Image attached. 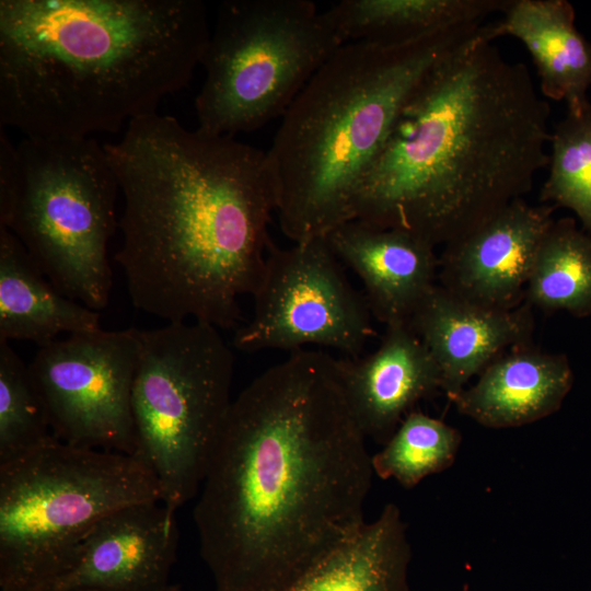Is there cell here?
Listing matches in <instances>:
<instances>
[{
  "label": "cell",
  "instance_id": "1",
  "mask_svg": "<svg viewBox=\"0 0 591 591\" xmlns=\"http://www.w3.org/2000/svg\"><path fill=\"white\" fill-rule=\"evenodd\" d=\"M372 455L336 358L290 352L233 401L194 521L215 591H280L366 524Z\"/></svg>",
  "mask_w": 591,
  "mask_h": 591
},
{
  "label": "cell",
  "instance_id": "2",
  "mask_svg": "<svg viewBox=\"0 0 591 591\" xmlns=\"http://www.w3.org/2000/svg\"><path fill=\"white\" fill-rule=\"evenodd\" d=\"M104 149L124 198L115 259L132 304L167 323L237 328L271 244L267 153L158 112Z\"/></svg>",
  "mask_w": 591,
  "mask_h": 591
},
{
  "label": "cell",
  "instance_id": "3",
  "mask_svg": "<svg viewBox=\"0 0 591 591\" xmlns=\"http://www.w3.org/2000/svg\"><path fill=\"white\" fill-rule=\"evenodd\" d=\"M548 103L485 26L403 105L354 200V219L451 244L522 199L548 164Z\"/></svg>",
  "mask_w": 591,
  "mask_h": 591
},
{
  "label": "cell",
  "instance_id": "4",
  "mask_svg": "<svg viewBox=\"0 0 591 591\" xmlns=\"http://www.w3.org/2000/svg\"><path fill=\"white\" fill-rule=\"evenodd\" d=\"M209 35L200 0H0V127L115 132L188 84Z\"/></svg>",
  "mask_w": 591,
  "mask_h": 591
},
{
  "label": "cell",
  "instance_id": "5",
  "mask_svg": "<svg viewBox=\"0 0 591 591\" xmlns=\"http://www.w3.org/2000/svg\"><path fill=\"white\" fill-rule=\"evenodd\" d=\"M482 22L396 44H344L281 117L266 152L282 233L293 243L354 220L358 188L409 95Z\"/></svg>",
  "mask_w": 591,
  "mask_h": 591
},
{
  "label": "cell",
  "instance_id": "6",
  "mask_svg": "<svg viewBox=\"0 0 591 591\" xmlns=\"http://www.w3.org/2000/svg\"><path fill=\"white\" fill-rule=\"evenodd\" d=\"M151 500L158 479L124 453L54 438L0 464V591H43L99 521Z\"/></svg>",
  "mask_w": 591,
  "mask_h": 591
},
{
  "label": "cell",
  "instance_id": "7",
  "mask_svg": "<svg viewBox=\"0 0 591 591\" xmlns=\"http://www.w3.org/2000/svg\"><path fill=\"white\" fill-rule=\"evenodd\" d=\"M16 148L18 181L0 198V227L57 290L100 312L113 286L107 251L119 190L104 144L92 137L25 136Z\"/></svg>",
  "mask_w": 591,
  "mask_h": 591
},
{
  "label": "cell",
  "instance_id": "8",
  "mask_svg": "<svg viewBox=\"0 0 591 591\" xmlns=\"http://www.w3.org/2000/svg\"><path fill=\"white\" fill-rule=\"evenodd\" d=\"M132 385L135 456L158 479L172 511L198 495L232 404V349L219 328L170 322L139 329Z\"/></svg>",
  "mask_w": 591,
  "mask_h": 591
},
{
  "label": "cell",
  "instance_id": "9",
  "mask_svg": "<svg viewBox=\"0 0 591 591\" xmlns=\"http://www.w3.org/2000/svg\"><path fill=\"white\" fill-rule=\"evenodd\" d=\"M346 44L309 0H225L201 57L198 128L235 137L282 117L316 71Z\"/></svg>",
  "mask_w": 591,
  "mask_h": 591
},
{
  "label": "cell",
  "instance_id": "10",
  "mask_svg": "<svg viewBox=\"0 0 591 591\" xmlns=\"http://www.w3.org/2000/svg\"><path fill=\"white\" fill-rule=\"evenodd\" d=\"M341 265L326 236L286 248L271 242L253 316L236 328L234 348L293 352L318 346L360 356L373 335L372 314Z\"/></svg>",
  "mask_w": 591,
  "mask_h": 591
},
{
  "label": "cell",
  "instance_id": "11",
  "mask_svg": "<svg viewBox=\"0 0 591 591\" xmlns=\"http://www.w3.org/2000/svg\"><path fill=\"white\" fill-rule=\"evenodd\" d=\"M139 329L69 335L40 346L28 364L58 440L135 456L132 385Z\"/></svg>",
  "mask_w": 591,
  "mask_h": 591
},
{
  "label": "cell",
  "instance_id": "12",
  "mask_svg": "<svg viewBox=\"0 0 591 591\" xmlns=\"http://www.w3.org/2000/svg\"><path fill=\"white\" fill-rule=\"evenodd\" d=\"M175 514L161 500L108 514L43 591H163L178 546Z\"/></svg>",
  "mask_w": 591,
  "mask_h": 591
},
{
  "label": "cell",
  "instance_id": "13",
  "mask_svg": "<svg viewBox=\"0 0 591 591\" xmlns=\"http://www.w3.org/2000/svg\"><path fill=\"white\" fill-rule=\"evenodd\" d=\"M552 205L518 199L439 257V285L472 303L512 310L524 303L537 248L554 222Z\"/></svg>",
  "mask_w": 591,
  "mask_h": 591
},
{
  "label": "cell",
  "instance_id": "14",
  "mask_svg": "<svg viewBox=\"0 0 591 591\" xmlns=\"http://www.w3.org/2000/svg\"><path fill=\"white\" fill-rule=\"evenodd\" d=\"M336 366L360 430L382 444L418 402L441 390L439 368L410 324L385 326L374 351L336 358Z\"/></svg>",
  "mask_w": 591,
  "mask_h": 591
},
{
  "label": "cell",
  "instance_id": "15",
  "mask_svg": "<svg viewBox=\"0 0 591 591\" xmlns=\"http://www.w3.org/2000/svg\"><path fill=\"white\" fill-rule=\"evenodd\" d=\"M410 326L427 347L448 398L466 387L506 350L530 344L532 306L495 310L466 301L437 283L414 314Z\"/></svg>",
  "mask_w": 591,
  "mask_h": 591
},
{
  "label": "cell",
  "instance_id": "16",
  "mask_svg": "<svg viewBox=\"0 0 591 591\" xmlns=\"http://www.w3.org/2000/svg\"><path fill=\"white\" fill-rule=\"evenodd\" d=\"M325 236L339 262L361 280L372 316L385 326L410 324L437 285L436 247L406 231L356 219Z\"/></svg>",
  "mask_w": 591,
  "mask_h": 591
},
{
  "label": "cell",
  "instance_id": "17",
  "mask_svg": "<svg viewBox=\"0 0 591 591\" xmlns=\"http://www.w3.org/2000/svg\"><path fill=\"white\" fill-rule=\"evenodd\" d=\"M476 382L449 399L456 410L494 429L529 425L556 413L570 392L568 358L526 345L494 359Z\"/></svg>",
  "mask_w": 591,
  "mask_h": 591
},
{
  "label": "cell",
  "instance_id": "18",
  "mask_svg": "<svg viewBox=\"0 0 591 591\" xmlns=\"http://www.w3.org/2000/svg\"><path fill=\"white\" fill-rule=\"evenodd\" d=\"M502 18L484 24L487 37L519 39L531 55L541 93L564 101L568 113L591 107V44L575 25V10L566 0H508Z\"/></svg>",
  "mask_w": 591,
  "mask_h": 591
},
{
  "label": "cell",
  "instance_id": "19",
  "mask_svg": "<svg viewBox=\"0 0 591 591\" xmlns=\"http://www.w3.org/2000/svg\"><path fill=\"white\" fill-rule=\"evenodd\" d=\"M101 329L100 312L57 290L16 236L0 227V340L40 347L62 333Z\"/></svg>",
  "mask_w": 591,
  "mask_h": 591
},
{
  "label": "cell",
  "instance_id": "20",
  "mask_svg": "<svg viewBox=\"0 0 591 591\" xmlns=\"http://www.w3.org/2000/svg\"><path fill=\"white\" fill-rule=\"evenodd\" d=\"M412 549L399 508L380 515L280 591H409Z\"/></svg>",
  "mask_w": 591,
  "mask_h": 591
},
{
  "label": "cell",
  "instance_id": "21",
  "mask_svg": "<svg viewBox=\"0 0 591 591\" xmlns=\"http://www.w3.org/2000/svg\"><path fill=\"white\" fill-rule=\"evenodd\" d=\"M508 0H343L326 10L346 44H396L502 12Z\"/></svg>",
  "mask_w": 591,
  "mask_h": 591
},
{
  "label": "cell",
  "instance_id": "22",
  "mask_svg": "<svg viewBox=\"0 0 591 591\" xmlns=\"http://www.w3.org/2000/svg\"><path fill=\"white\" fill-rule=\"evenodd\" d=\"M524 302L546 312L591 315V234L571 217L554 220L534 258Z\"/></svg>",
  "mask_w": 591,
  "mask_h": 591
},
{
  "label": "cell",
  "instance_id": "23",
  "mask_svg": "<svg viewBox=\"0 0 591 591\" xmlns=\"http://www.w3.org/2000/svg\"><path fill=\"white\" fill-rule=\"evenodd\" d=\"M462 441L457 429L447 422L413 410L402 420L383 449L372 455L373 473L393 478L406 489L424 478L449 468Z\"/></svg>",
  "mask_w": 591,
  "mask_h": 591
},
{
  "label": "cell",
  "instance_id": "24",
  "mask_svg": "<svg viewBox=\"0 0 591 591\" xmlns=\"http://www.w3.org/2000/svg\"><path fill=\"white\" fill-rule=\"evenodd\" d=\"M548 175L541 200L571 210L591 234V107L567 113L551 132Z\"/></svg>",
  "mask_w": 591,
  "mask_h": 591
},
{
  "label": "cell",
  "instance_id": "25",
  "mask_svg": "<svg viewBox=\"0 0 591 591\" xmlns=\"http://www.w3.org/2000/svg\"><path fill=\"white\" fill-rule=\"evenodd\" d=\"M44 402L26 364L0 340V464L54 439Z\"/></svg>",
  "mask_w": 591,
  "mask_h": 591
},
{
  "label": "cell",
  "instance_id": "26",
  "mask_svg": "<svg viewBox=\"0 0 591 591\" xmlns=\"http://www.w3.org/2000/svg\"><path fill=\"white\" fill-rule=\"evenodd\" d=\"M163 591H183V590H182V588L179 586L170 584Z\"/></svg>",
  "mask_w": 591,
  "mask_h": 591
}]
</instances>
